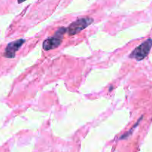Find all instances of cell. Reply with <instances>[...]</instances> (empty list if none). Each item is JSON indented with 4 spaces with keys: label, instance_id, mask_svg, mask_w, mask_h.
I'll use <instances>...</instances> for the list:
<instances>
[{
    "label": "cell",
    "instance_id": "4",
    "mask_svg": "<svg viewBox=\"0 0 152 152\" xmlns=\"http://www.w3.org/2000/svg\"><path fill=\"white\" fill-rule=\"evenodd\" d=\"M25 40L22 39L16 40V41L10 42L7 45L5 50H4V56L7 58H13L16 55V52L21 48V46L25 43Z\"/></svg>",
    "mask_w": 152,
    "mask_h": 152
},
{
    "label": "cell",
    "instance_id": "3",
    "mask_svg": "<svg viewBox=\"0 0 152 152\" xmlns=\"http://www.w3.org/2000/svg\"><path fill=\"white\" fill-rule=\"evenodd\" d=\"M93 19L90 17L80 18V19H77V21L71 23L69 25V27L67 28V31L70 36H74L87 28L88 25H90L93 22Z\"/></svg>",
    "mask_w": 152,
    "mask_h": 152
},
{
    "label": "cell",
    "instance_id": "6",
    "mask_svg": "<svg viewBox=\"0 0 152 152\" xmlns=\"http://www.w3.org/2000/svg\"><path fill=\"white\" fill-rule=\"evenodd\" d=\"M26 1V0H18V2L22 3V2H23V1Z\"/></svg>",
    "mask_w": 152,
    "mask_h": 152
},
{
    "label": "cell",
    "instance_id": "1",
    "mask_svg": "<svg viewBox=\"0 0 152 152\" xmlns=\"http://www.w3.org/2000/svg\"><path fill=\"white\" fill-rule=\"evenodd\" d=\"M67 31V28H61L58 29L53 37L46 39L43 42V48L45 50H50L57 48L62 42L63 35Z\"/></svg>",
    "mask_w": 152,
    "mask_h": 152
},
{
    "label": "cell",
    "instance_id": "5",
    "mask_svg": "<svg viewBox=\"0 0 152 152\" xmlns=\"http://www.w3.org/2000/svg\"><path fill=\"white\" fill-rule=\"evenodd\" d=\"M142 120V117H140V120H138V121H137V123H136V125H135V126H134V127H133V128H132V129H131V131H129V132H128V133H126V134H123V137H121V139H125V138H126V137H129V136H130V134H132V132H133L134 129H135V128H136V127H137V126H138V124H139L140 121V120Z\"/></svg>",
    "mask_w": 152,
    "mask_h": 152
},
{
    "label": "cell",
    "instance_id": "2",
    "mask_svg": "<svg viewBox=\"0 0 152 152\" xmlns=\"http://www.w3.org/2000/svg\"><path fill=\"white\" fill-rule=\"evenodd\" d=\"M152 47V39H148L137 47L130 54V58L140 61L146 57Z\"/></svg>",
    "mask_w": 152,
    "mask_h": 152
}]
</instances>
